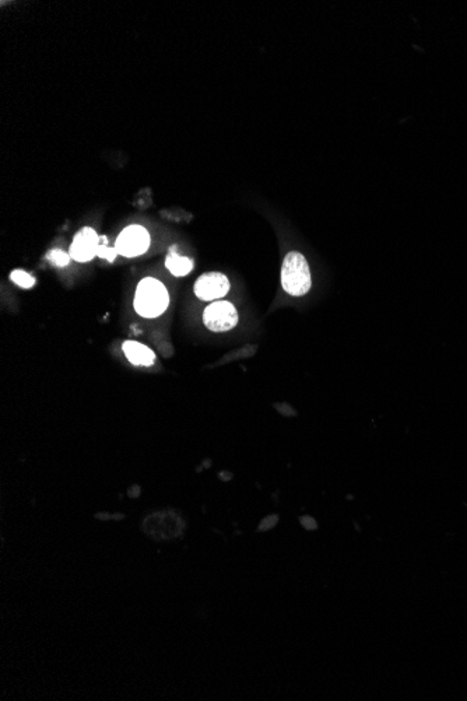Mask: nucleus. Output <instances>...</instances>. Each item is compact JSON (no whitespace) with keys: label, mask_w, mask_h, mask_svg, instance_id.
<instances>
[{"label":"nucleus","mask_w":467,"mask_h":701,"mask_svg":"<svg viewBox=\"0 0 467 701\" xmlns=\"http://www.w3.org/2000/svg\"><path fill=\"white\" fill-rule=\"evenodd\" d=\"M169 304L167 287L154 277L143 279L134 294V310L144 318H155L165 312Z\"/></svg>","instance_id":"nucleus-1"},{"label":"nucleus","mask_w":467,"mask_h":701,"mask_svg":"<svg viewBox=\"0 0 467 701\" xmlns=\"http://www.w3.org/2000/svg\"><path fill=\"white\" fill-rule=\"evenodd\" d=\"M281 286L294 297L305 296L311 290V270L307 259L300 252L286 255L281 266Z\"/></svg>","instance_id":"nucleus-2"},{"label":"nucleus","mask_w":467,"mask_h":701,"mask_svg":"<svg viewBox=\"0 0 467 701\" xmlns=\"http://www.w3.org/2000/svg\"><path fill=\"white\" fill-rule=\"evenodd\" d=\"M143 529L155 541H171L184 533L185 524L174 514H155L144 521Z\"/></svg>","instance_id":"nucleus-3"},{"label":"nucleus","mask_w":467,"mask_h":701,"mask_svg":"<svg viewBox=\"0 0 467 701\" xmlns=\"http://www.w3.org/2000/svg\"><path fill=\"white\" fill-rule=\"evenodd\" d=\"M203 322L212 332H227L238 322V312L231 303L216 301L206 307Z\"/></svg>","instance_id":"nucleus-4"},{"label":"nucleus","mask_w":467,"mask_h":701,"mask_svg":"<svg viewBox=\"0 0 467 701\" xmlns=\"http://www.w3.org/2000/svg\"><path fill=\"white\" fill-rule=\"evenodd\" d=\"M150 246V235L141 226L133 225L126 227L117 235L115 248L117 253L124 258H136L143 255Z\"/></svg>","instance_id":"nucleus-5"},{"label":"nucleus","mask_w":467,"mask_h":701,"mask_svg":"<svg viewBox=\"0 0 467 701\" xmlns=\"http://www.w3.org/2000/svg\"><path fill=\"white\" fill-rule=\"evenodd\" d=\"M230 291V280L220 272L202 274L195 283V294L199 300L215 301L223 298Z\"/></svg>","instance_id":"nucleus-6"},{"label":"nucleus","mask_w":467,"mask_h":701,"mask_svg":"<svg viewBox=\"0 0 467 701\" xmlns=\"http://www.w3.org/2000/svg\"><path fill=\"white\" fill-rule=\"evenodd\" d=\"M98 246L100 238L97 233L90 227H84L75 235L69 253L75 260L84 263L90 262L97 255Z\"/></svg>","instance_id":"nucleus-7"},{"label":"nucleus","mask_w":467,"mask_h":701,"mask_svg":"<svg viewBox=\"0 0 467 701\" xmlns=\"http://www.w3.org/2000/svg\"><path fill=\"white\" fill-rule=\"evenodd\" d=\"M123 353H124L126 358L134 365L148 367V365L154 364V361H155L154 351L148 349L147 346L137 343V342H133V341H127L123 343Z\"/></svg>","instance_id":"nucleus-8"},{"label":"nucleus","mask_w":467,"mask_h":701,"mask_svg":"<svg viewBox=\"0 0 467 701\" xmlns=\"http://www.w3.org/2000/svg\"><path fill=\"white\" fill-rule=\"evenodd\" d=\"M165 266L174 276L182 277V276H186L188 273H191V270L193 269V260L186 258V256L179 255L177 248L172 246L168 251V255L165 259Z\"/></svg>","instance_id":"nucleus-9"},{"label":"nucleus","mask_w":467,"mask_h":701,"mask_svg":"<svg viewBox=\"0 0 467 701\" xmlns=\"http://www.w3.org/2000/svg\"><path fill=\"white\" fill-rule=\"evenodd\" d=\"M10 279L18 286V287H23V289H31L34 284H35V279L28 274L27 272L21 270V269H17V270H13L11 274H10Z\"/></svg>","instance_id":"nucleus-10"},{"label":"nucleus","mask_w":467,"mask_h":701,"mask_svg":"<svg viewBox=\"0 0 467 701\" xmlns=\"http://www.w3.org/2000/svg\"><path fill=\"white\" fill-rule=\"evenodd\" d=\"M46 258H48V259H49L53 265L63 267V266H68V265H69V262H70V258H72V256H70V253H66V252H65V251H62V249H52V251L46 255Z\"/></svg>","instance_id":"nucleus-11"},{"label":"nucleus","mask_w":467,"mask_h":701,"mask_svg":"<svg viewBox=\"0 0 467 701\" xmlns=\"http://www.w3.org/2000/svg\"><path fill=\"white\" fill-rule=\"evenodd\" d=\"M105 242H107V238H105V236H101V238H100V246H98V249H97V255H98L100 258H103V259H107V260H110V262H114L117 255V248H111V246H108Z\"/></svg>","instance_id":"nucleus-12"},{"label":"nucleus","mask_w":467,"mask_h":701,"mask_svg":"<svg viewBox=\"0 0 467 701\" xmlns=\"http://www.w3.org/2000/svg\"><path fill=\"white\" fill-rule=\"evenodd\" d=\"M277 521H279V518H277L276 515H271V517L264 518V519L262 521V524L259 525V532H264V531L271 529V528L277 524Z\"/></svg>","instance_id":"nucleus-13"},{"label":"nucleus","mask_w":467,"mask_h":701,"mask_svg":"<svg viewBox=\"0 0 467 701\" xmlns=\"http://www.w3.org/2000/svg\"><path fill=\"white\" fill-rule=\"evenodd\" d=\"M301 524L304 528H307L308 531H315L316 529V522L314 518H309V517H304L301 519Z\"/></svg>","instance_id":"nucleus-14"}]
</instances>
